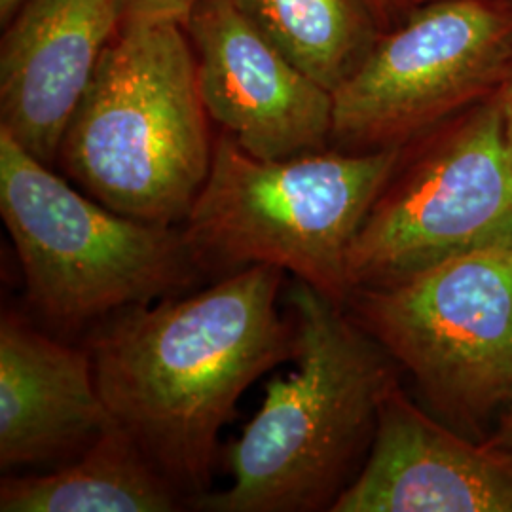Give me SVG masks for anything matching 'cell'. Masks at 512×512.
<instances>
[{
  "instance_id": "1",
  "label": "cell",
  "mask_w": 512,
  "mask_h": 512,
  "mask_svg": "<svg viewBox=\"0 0 512 512\" xmlns=\"http://www.w3.org/2000/svg\"><path fill=\"white\" fill-rule=\"evenodd\" d=\"M281 285V268L247 266L200 293L116 311L90 338L112 420L194 501L211 492L220 429L241 395L293 359V317L277 310Z\"/></svg>"
},
{
  "instance_id": "2",
  "label": "cell",
  "mask_w": 512,
  "mask_h": 512,
  "mask_svg": "<svg viewBox=\"0 0 512 512\" xmlns=\"http://www.w3.org/2000/svg\"><path fill=\"white\" fill-rule=\"evenodd\" d=\"M293 372L275 378L228 452L232 486L194 501L209 512H311L334 505L372 444L397 363L348 310L304 281L289 291Z\"/></svg>"
},
{
  "instance_id": "3",
  "label": "cell",
  "mask_w": 512,
  "mask_h": 512,
  "mask_svg": "<svg viewBox=\"0 0 512 512\" xmlns=\"http://www.w3.org/2000/svg\"><path fill=\"white\" fill-rule=\"evenodd\" d=\"M209 120L183 23L124 19L74 110L59 160L112 211L179 226L211 171Z\"/></svg>"
},
{
  "instance_id": "4",
  "label": "cell",
  "mask_w": 512,
  "mask_h": 512,
  "mask_svg": "<svg viewBox=\"0 0 512 512\" xmlns=\"http://www.w3.org/2000/svg\"><path fill=\"white\" fill-rule=\"evenodd\" d=\"M401 148H325L264 160L222 131L207 181L181 224L186 241L203 272L270 264L344 306L349 249Z\"/></svg>"
},
{
  "instance_id": "5",
  "label": "cell",
  "mask_w": 512,
  "mask_h": 512,
  "mask_svg": "<svg viewBox=\"0 0 512 512\" xmlns=\"http://www.w3.org/2000/svg\"><path fill=\"white\" fill-rule=\"evenodd\" d=\"M0 215L29 304L61 329L177 296L205 274L181 224L131 219L84 196L4 128Z\"/></svg>"
},
{
  "instance_id": "6",
  "label": "cell",
  "mask_w": 512,
  "mask_h": 512,
  "mask_svg": "<svg viewBox=\"0 0 512 512\" xmlns=\"http://www.w3.org/2000/svg\"><path fill=\"white\" fill-rule=\"evenodd\" d=\"M512 249V158L497 93L401 148L349 249V291Z\"/></svg>"
},
{
  "instance_id": "7",
  "label": "cell",
  "mask_w": 512,
  "mask_h": 512,
  "mask_svg": "<svg viewBox=\"0 0 512 512\" xmlns=\"http://www.w3.org/2000/svg\"><path fill=\"white\" fill-rule=\"evenodd\" d=\"M344 308L446 418L512 412V249L351 289Z\"/></svg>"
},
{
  "instance_id": "8",
  "label": "cell",
  "mask_w": 512,
  "mask_h": 512,
  "mask_svg": "<svg viewBox=\"0 0 512 512\" xmlns=\"http://www.w3.org/2000/svg\"><path fill=\"white\" fill-rule=\"evenodd\" d=\"M511 74V0L412 6L332 92V141L346 150L404 147L490 99Z\"/></svg>"
},
{
  "instance_id": "9",
  "label": "cell",
  "mask_w": 512,
  "mask_h": 512,
  "mask_svg": "<svg viewBox=\"0 0 512 512\" xmlns=\"http://www.w3.org/2000/svg\"><path fill=\"white\" fill-rule=\"evenodd\" d=\"M207 112L256 158L329 147L334 95L283 54L236 0H202L184 23Z\"/></svg>"
},
{
  "instance_id": "10",
  "label": "cell",
  "mask_w": 512,
  "mask_h": 512,
  "mask_svg": "<svg viewBox=\"0 0 512 512\" xmlns=\"http://www.w3.org/2000/svg\"><path fill=\"white\" fill-rule=\"evenodd\" d=\"M330 512H512V452L440 425L397 382L361 473Z\"/></svg>"
},
{
  "instance_id": "11",
  "label": "cell",
  "mask_w": 512,
  "mask_h": 512,
  "mask_svg": "<svg viewBox=\"0 0 512 512\" xmlns=\"http://www.w3.org/2000/svg\"><path fill=\"white\" fill-rule=\"evenodd\" d=\"M124 21V0H23L0 42V128L46 165Z\"/></svg>"
},
{
  "instance_id": "12",
  "label": "cell",
  "mask_w": 512,
  "mask_h": 512,
  "mask_svg": "<svg viewBox=\"0 0 512 512\" xmlns=\"http://www.w3.org/2000/svg\"><path fill=\"white\" fill-rule=\"evenodd\" d=\"M110 423L90 349L55 340L18 311H2L0 467L82 454Z\"/></svg>"
},
{
  "instance_id": "13",
  "label": "cell",
  "mask_w": 512,
  "mask_h": 512,
  "mask_svg": "<svg viewBox=\"0 0 512 512\" xmlns=\"http://www.w3.org/2000/svg\"><path fill=\"white\" fill-rule=\"evenodd\" d=\"M183 497L116 421L67 467L0 482L2 512H171Z\"/></svg>"
},
{
  "instance_id": "14",
  "label": "cell",
  "mask_w": 512,
  "mask_h": 512,
  "mask_svg": "<svg viewBox=\"0 0 512 512\" xmlns=\"http://www.w3.org/2000/svg\"><path fill=\"white\" fill-rule=\"evenodd\" d=\"M275 46L334 92L382 29L365 0H236Z\"/></svg>"
},
{
  "instance_id": "15",
  "label": "cell",
  "mask_w": 512,
  "mask_h": 512,
  "mask_svg": "<svg viewBox=\"0 0 512 512\" xmlns=\"http://www.w3.org/2000/svg\"><path fill=\"white\" fill-rule=\"evenodd\" d=\"M202 0H124V19H175L186 23Z\"/></svg>"
},
{
  "instance_id": "16",
  "label": "cell",
  "mask_w": 512,
  "mask_h": 512,
  "mask_svg": "<svg viewBox=\"0 0 512 512\" xmlns=\"http://www.w3.org/2000/svg\"><path fill=\"white\" fill-rule=\"evenodd\" d=\"M365 4L382 31H387L403 21L412 8L410 0H365Z\"/></svg>"
},
{
  "instance_id": "17",
  "label": "cell",
  "mask_w": 512,
  "mask_h": 512,
  "mask_svg": "<svg viewBox=\"0 0 512 512\" xmlns=\"http://www.w3.org/2000/svg\"><path fill=\"white\" fill-rule=\"evenodd\" d=\"M497 99H499V105H501L505 139H507V147H509L512 158V74L507 78V82L501 86V90L497 92Z\"/></svg>"
},
{
  "instance_id": "18",
  "label": "cell",
  "mask_w": 512,
  "mask_h": 512,
  "mask_svg": "<svg viewBox=\"0 0 512 512\" xmlns=\"http://www.w3.org/2000/svg\"><path fill=\"white\" fill-rule=\"evenodd\" d=\"M21 2L23 0H0V21H2V25H6L10 19L14 18Z\"/></svg>"
},
{
  "instance_id": "19",
  "label": "cell",
  "mask_w": 512,
  "mask_h": 512,
  "mask_svg": "<svg viewBox=\"0 0 512 512\" xmlns=\"http://www.w3.org/2000/svg\"><path fill=\"white\" fill-rule=\"evenodd\" d=\"M427 2H435V0H410L412 6H420V4H427Z\"/></svg>"
},
{
  "instance_id": "20",
  "label": "cell",
  "mask_w": 512,
  "mask_h": 512,
  "mask_svg": "<svg viewBox=\"0 0 512 512\" xmlns=\"http://www.w3.org/2000/svg\"><path fill=\"white\" fill-rule=\"evenodd\" d=\"M507 433H509V440L512 442V412L509 416V423H507Z\"/></svg>"
},
{
  "instance_id": "21",
  "label": "cell",
  "mask_w": 512,
  "mask_h": 512,
  "mask_svg": "<svg viewBox=\"0 0 512 512\" xmlns=\"http://www.w3.org/2000/svg\"><path fill=\"white\" fill-rule=\"evenodd\" d=\"M511 2H512V0H511Z\"/></svg>"
}]
</instances>
